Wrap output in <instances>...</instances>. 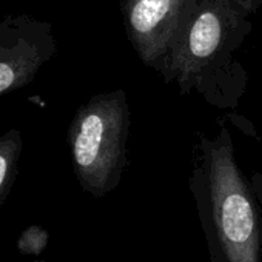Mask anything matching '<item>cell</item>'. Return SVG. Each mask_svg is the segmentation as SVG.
<instances>
[{
	"label": "cell",
	"instance_id": "obj_7",
	"mask_svg": "<svg viewBox=\"0 0 262 262\" xmlns=\"http://www.w3.org/2000/svg\"><path fill=\"white\" fill-rule=\"evenodd\" d=\"M239 2L250 14H256L257 10L262 7V0H239Z\"/></svg>",
	"mask_w": 262,
	"mask_h": 262
},
{
	"label": "cell",
	"instance_id": "obj_1",
	"mask_svg": "<svg viewBox=\"0 0 262 262\" xmlns=\"http://www.w3.org/2000/svg\"><path fill=\"white\" fill-rule=\"evenodd\" d=\"M188 188L210 262H262V208L225 125L214 138H201Z\"/></svg>",
	"mask_w": 262,
	"mask_h": 262
},
{
	"label": "cell",
	"instance_id": "obj_2",
	"mask_svg": "<svg viewBox=\"0 0 262 262\" xmlns=\"http://www.w3.org/2000/svg\"><path fill=\"white\" fill-rule=\"evenodd\" d=\"M251 14L239 0H201L162 79L181 94L198 93L207 103L234 110L248 85V73L236 51L253 30Z\"/></svg>",
	"mask_w": 262,
	"mask_h": 262
},
{
	"label": "cell",
	"instance_id": "obj_3",
	"mask_svg": "<svg viewBox=\"0 0 262 262\" xmlns=\"http://www.w3.org/2000/svg\"><path fill=\"white\" fill-rule=\"evenodd\" d=\"M131 113L125 90L100 93L80 105L70 122L67 144L85 191L103 198L120 184L128 165Z\"/></svg>",
	"mask_w": 262,
	"mask_h": 262
},
{
	"label": "cell",
	"instance_id": "obj_5",
	"mask_svg": "<svg viewBox=\"0 0 262 262\" xmlns=\"http://www.w3.org/2000/svg\"><path fill=\"white\" fill-rule=\"evenodd\" d=\"M56 53L50 22L25 13L0 16V96L30 85Z\"/></svg>",
	"mask_w": 262,
	"mask_h": 262
},
{
	"label": "cell",
	"instance_id": "obj_6",
	"mask_svg": "<svg viewBox=\"0 0 262 262\" xmlns=\"http://www.w3.org/2000/svg\"><path fill=\"white\" fill-rule=\"evenodd\" d=\"M251 187H253V191H254V196L262 208V174H254L253 176V182H251Z\"/></svg>",
	"mask_w": 262,
	"mask_h": 262
},
{
	"label": "cell",
	"instance_id": "obj_4",
	"mask_svg": "<svg viewBox=\"0 0 262 262\" xmlns=\"http://www.w3.org/2000/svg\"><path fill=\"white\" fill-rule=\"evenodd\" d=\"M201 0H120L125 34L141 62L162 74Z\"/></svg>",
	"mask_w": 262,
	"mask_h": 262
}]
</instances>
